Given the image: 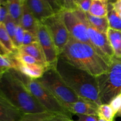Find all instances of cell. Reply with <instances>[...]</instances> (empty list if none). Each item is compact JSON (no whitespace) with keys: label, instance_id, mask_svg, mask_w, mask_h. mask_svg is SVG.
<instances>
[{"label":"cell","instance_id":"obj_1","mask_svg":"<svg viewBox=\"0 0 121 121\" xmlns=\"http://www.w3.org/2000/svg\"><path fill=\"white\" fill-rule=\"evenodd\" d=\"M0 96L24 114L48 112L31 94L16 69H11L0 75Z\"/></svg>","mask_w":121,"mask_h":121},{"label":"cell","instance_id":"obj_2","mask_svg":"<svg viewBox=\"0 0 121 121\" xmlns=\"http://www.w3.org/2000/svg\"><path fill=\"white\" fill-rule=\"evenodd\" d=\"M56 69L66 85L81 99L102 105L96 77L72 65L59 56Z\"/></svg>","mask_w":121,"mask_h":121},{"label":"cell","instance_id":"obj_3","mask_svg":"<svg viewBox=\"0 0 121 121\" xmlns=\"http://www.w3.org/2000/svg\"><path fill=\"white\" fill-rule=\"evenodd\" d=\"M59 56L95 77L105 73L109 69L107 62L91 45L71 37Z\"/></svg>","mask_w":121,"mask_h":121},{"label":"cell","instance_id":"obj_4","mask_svg":"<svg viewBox=\"0 0 121 121\" xmlns=\"http://www.w3.org/2000/svg\"><path fill=\"white\" fill-rule=\"evenodd\" d=\"M96 79L101 104H109L121 93V59L114 57L108 70Z\"/></svg>","mask_w":121,"mask_h":121},{"label":"cell","instance_id":"obj_5","mask_svg":"<svg viewBox=\"0 0 121 121\" xmlns=\"http://www.w3.org/2000/svg\"><path fill=\"white\" fill-rule=\"evenodd\" d=\"M38 80L70 112L73 104L81 99L66 85L54 67L47 69Z\"/></svg>","mask_w":121,"mask_h":121},{"label":"cell","instance_id":"obj_6","mask_svg":"<svg viewBox=\"0 0 121 121\" xmlns=\"http://www.w3.org/2000/svg\"><path fill=\"white\" fill-rule=\"evenodd\" d=\"M21 74V79L31 94L47 111L54 113H61L72 117L71 113L39 81Z\"/></svg>","mask_w":121,"mask_h":121},{"label":"cell","instance_id":"obj_7","mask_svg":"<svg viewBox=\"0 0 121 121\" xmlns=\"http://www.w3.org/2000/svg\"><path fill=\"white\" fill-rule=\"evenodd\" d=\"M61 15L71 37L92 46L86 24L85 13L77 9L64 11L61 13Z\"/></svg>","mask_w":121,"mask_h":121},{"label":"cell","instance_id":"obj_8","mask_svg":"<svg viewBox=\"0 0 121 121\" xmlns=\"http://www.w3.org/2000/svg\"><path fill=\"white\" fill-rule=\"evenodd\" d=\"M41 23L48 28L60 56L70 38L63 20L61 13L55 14L45 20Z\"/></svg>","mask_w":121,"mask_h":121},{"label":"cell","instance_id":"obj_9","mask_svg":"<svg viewBox=\"0 0 121 121\" xmlns=\"http://www.w3.org/2000/svg\"><path fill=\"white\" fill-rule=\"evenodd\" d=\"M37 35L39 44L44 54L48 68H56L59 54L48 28L41 22L38 27Z\"/></svg>","mask_w":121,"mask_h":121},{"label":"cell","instance_id":"obj_10","mask_svg":"<svg viewBox=\"0 0 121 121\" xmlns=\"http://www.w3.org/2000/svg\"><path fill=\"white\" fill-rule=\"evenodd\" d=\"M86 24L92 46L109 65L115 56L106 34L100 33L91 27L87 23L86 17Z\"/></svg>","mask_w":121,"mask_h":121},{"label":"cell","instance_id":"obj_11","mask_svg":"<svg viewBox=\"0 0 121 121\" xmlns=\"http://www.w3.org/2000/svg\"><path fill=\"white\" fill-rule=\"evenodd\" d=\"M26 2L34 16L40 22L56 14L49 1L26 0Z\"/></svg>","mask_w":121,"mask_h":121},{"label":"cell","instance_id":"obj_12","mask_svg":"<svg viewBox=\"0 0 121 121\" xmlns=\"http://www.w3.org/2000/svg\"><path fill=\"white\" fill-rule=\"evenodd\" d=\"M24 115L0 96V121H20Z\"/></svg>","mask_w":121,"mask_h":121},{"label":"cell","instance_id":"obj_13","mask_svg":"<svg viewBox=\"0 0 121 121\" xmlns=\"http://www.w3.org/2000/svg\"><path fill=\"white\" fill-rule=\"evenodd\" d=\"M40 23V22L35 18L27 6L26 0H24L22 14L20 19V26L24 28V30L28 31L37 34L38 27Z\"/></svg>","mask_w":121,"mask_h":121},{"label":"cell","instance_id":"obj_14","mask_svg":"<svg viewBox=\"0 0 121 121\" xmlns=\"http://www.w3.org/2000/svg\"><path fill=\"white\" fill-rule=\"evenodd\" d=\"M98 108L99 105L93 102L80 99L73 104L70 112L72 114L76 115L98 116Z\"/></svg>","mask_w":121,"mask_h":121},{"label":"cell","instance_id":"obj_15","mask_svg":"<svg viewBox=\"0 0 121 121\" xmlns=\"http://www.w3.org/2000/svg\"><path fill=\"white\" fill-rule=\"evenodd\" d=\"M47 69L41 65H24L19 63L17 69L22 74L33 79H40Z\"/></svg>","mask_w":121,"mask_h":121},{"label":"cell","instance_id":"obj_16","mask_svg":"<svg viewBox=\"0 0 121 121\" xmlns=\"http://www.w3.org/2000/svg\"><path fill=\"white\" fill-rule=\"evenodd\" d=\"M17 50L33 57L46 68H48L44 52L39 42L34 43L27 46H22Z\"/></svg>","mask_w":121,"mask_h":121},{"label":"cell","instance_id":"obj_17","mask_svg":"<svg viewBox=\"0 0 121 121\" xmlns=\"http://www.w3.org/2000/svg\"><path fill=\"white\" fill-rule=\"evenodd\" d=\"M0 2L1 4L7 7L9 16L14 20L17 24L20 25L24 0L0 1Z\"/></svg>","mask_w":121,"mask_h":121},{"label":"cell","instance_id":"obj_18","mask_svg":"<svg viewBox=\"0 0 121 121\" xmlns=\"http://www.w3.org/2000/svg\"><path fill=\"white\" fill-rule=\"evenodd\" d=\"M106 35L113 51L115 57L121 59V31L109 27Z\"/></svg>","mask_w":121,"mask_h":121},{"label":"cell","instance_id":"obj_19","mask_svg":"<svg viewBox=\"0 0 121 121\" xmlns=\"http://www.w3.org/2000/svg\"><path fill=\"white\" fill-rule=\"evenodd\" d=\"M87 22L91 27L95 28L100 33L106 34L109 28L107 17H98L91 15L89 13H85Z\"/></svg>","mask_w":121,"mask_h":121},{"label":"cell","instance_id":"obj_20","mask_svg":"<svg viewBox=\"0 0 121 121\" xmlns=\"http://www.w3.org/2000/svg\"><path fill=\"white\" fill-rule=\"evenodd\" d=\"M108 2L106 0H92L88 13L93 16L107 17Z\"/></svg>","mask_w":121,"mask_h":121},{"label":"cell","instance_id":"obj_21","mask_svg":"<svg viewBox=\"0 0 121 121\" xmlns=\"http://www.w3.org/2000/svg\"><path fill=\"white\" fill-rule=\"evenodd\" d=\"M107 19L109 28L121 31V18L114 9L111 1L108 2Z\"/></svg>","mask_w":121,"mask_h":121},{"label":"cell","instance_id":"obj_22","mask_svg":"<svg viewBox=\"0 0 121 121\" xmlns=\"http://www.w3.org/2000/svg\"><path fill=\"white\" fill-rule=\"evenodd\" d=\"M0 44L9 54H14L17 52L4 23H0Z\"/></svg>","mask_w":121,"mask_h":121},{"label":"cell","instance_id":"obj_23","mask_svg":"<svg viewBox=\"0 0 121 121\" xmlns=\"http://www.w3.org/2000/svg\"><path fill=\"white\" fill-rule=\"evenodd\" d=\"M18 62L13 56L9 54L7 56L0 54V74L11 69H17Z\"/></svg>","mask_w":121,"mask_h":121},{"label":"cell","instance_id":"obj_24","mask_svg":"<svg viewBox=\"0 0 121 121\" xmlns=\"http://www.w3.org/2000/svg\"><path fill=\"white\" fill-rule=\"evenodd\" d=\"M98 116L99 118L108 121H113L115 114L109 104L100 105L98 108Z\"/></svg>","mask_w":121,"mask_h":121},{"label":"cell","instance_id":"obj_25","mask_svg":"<svg viewBox=\"0 0 121 121\" xmlns=\"http://www.w3.org/2000/svg\"><path fill=\"white\" fill-rule=\"evenodd\" d=\"M13 56L16 59L18 63L21 64H24V65H41L38 60H37L33 57L26 54V53H22L20 52L17 50V52L13 54ZM43 66V65H42ZM47 69V68H46Z\"/></svg>","mask_w":121,"mask_h":121},{"label":"cell","instance_id":"obj_26","mask_svg":"<svg viewBox=\"0 0 121 121\" xmlns=\"http://www.w3.org/2000/svg\"><path fill=\"white\" fill-rule=\"evenodd\" d=\"M54 113L46 112L39 113L25 114L20 121H46Z\"/></svg>","mask_w":121,"mask_h":121},{"label":"cell","instance_id":"obj_27","mask_svg":"<svg viewBox=\"0 0 121 121\" xmlns=\"http://www.w3.org/2000/svg\"><path fill=\"white\" fill-rule=\"evenodd\" d=\"M4 24L7 33H8L9 35L10 36L11 39L13 40V43H14V39H15V33H16L17 30V27L18 25L14 21V20L9 16V14L7 16L5 21L4 22Z\"/></svg>","mask_w":121,"mask_h":121},{"label":"cell","instance_id":"obj_28","mask_svg":"<svg viewBox=\"0 0 121 121\" xmlns=\"http://www.w3.org/2000/svg\"><path fill=\"white\" fill-rule=\"evenodd\" d=\"M24 32L25 30H24V28L20 25H18L14 41V44L17 49H18L19 48L22 47V45H23Z\"/></svg>","mask_w":121,"mask_h":121},{"label":"cell","instance_id":"obj_29","mask_svg":"<svg viewBox=\"0 0 121 121\" xmlns=\"http://www.w3.org/2000/svg\"><path fill=\"white\" fill-rule=\"evenodd\" d=\"M37 42H39L37 34L32 32L25 30L22 46H27Z\"/></svg>","mask_w":121,"mask_h":121},{"label":"cell","instance_id":"obj_30","mask_svg":"<svg viewBox=\"0 0 121 121\" xmlns=\"http://www.w3.org/2000/svg\"><path fill=\"white\" fill-rule=\"evenodd\" d=\"M78 9L83 13H86L89 11L91 7L92 0H76L75 1Z\"/></svg>","mask_w":121,"mask_h":121},{"label":"cell","instance_id":"obj_31","mask_svg":"<svg viewBox=\"0 0 121 121\" xmlns=\"http://www.w3.org/2000/svg\"><path fill=\"white\" fill-rule=\"evenodd\" d=\"M109 105L112 108L113 112L116 115L121 109V93L115 97L111 100Z\"/></svg>","mask_w":121,"mask_h":121},{"label":"cell","instance_id":"obj_32","mask_svg":"<svg viewBox=\"0 0 121 121\" xmlns=\"http://www.w3.org/2000/svg\"><path fill=\"white\" fill-rule=\"evenodd\" d=\"M46 121H76L73 120L72 117L61 113H53Z\"/></svg>","mask_w":121,"mask_h":121},{"label":"cell","instance_id":"obj_33","mask_svg":"<svg viewBox=\"0 0 121 121\" xmlns=\"http://www.w3.org/2000/svg\"><path fill=\"white\" fill-rule=\"evenodd\" d=\"M78 119L76 121H99L98 116L85 115H77Z\"/></svg>","mask_w":121,"mask_h":121},{"label":"cell","instance_id":"obj_34","mask_svg":"<svg viewBox=\"0 0 121 121\" xmlns=\"http://www.w3.org/2000/svg\"><path fill=\"white\" fill-rule=\"evenodd\" d=\"M8 15V12L7 7L4 5L1 4L0 7V23L4 22Z\"/></svg>","mask_w":121,"mask_h":121},{"label":"cell","instance_id":"obj_35","mask_svg":"<svg viewBox=\"0 0 121 121\" xmlns=\"http://www.w3.org/2000/svg\"><path fill=\"white\" fill-rule=\"evenodd\" d=\"M113 7L118 14H121V0H118L115 2H112Z\"/></svg>","mask_w":121,"mask_h":121},{"label":"cell","instance_id":"obj_36","mask_svg":"<svg viewBox=\"0 0 121 121\" xmlns=\"http://www.w3.org/2000/svg\"><path fill=\"white\" fill-rule=\"evenodd\" d=\"M117 115L118 116V117H121V109H120V111H119V112H118V113H117Z\"/></svg>","mask_w":121,"mask_h":121},{"label":"cell","instance_id":"obj_37","mask_svg":"<svg viewBox=\"0 0 121 121\" xmlns=\"http://www.w3.org/2000/svg\"><path fill=\"white\" fill-rule=\"evenodd\" d=\"M99 121H108L105 120V119H101V118H99Z\"/></svg>","mask_w":121,"mask_h":121},{"label":"cell","instance_id":"obj_38","mask_svg":"<svg viewBox=\"0 0 121 121\" xmlns=\"http://www.w3.org/2000/svg\"><path fill=\"white\" fill-rule=\"evenodd\" d=\"M119 16H120L121 18V14H119Z\"/></svg>","mask_w":121,"mask_h":121},{"label":"cell","instance_id":"obj_39","mask_svg":"<svg viewBox=\"0 0 121 121\" xmlns=\"http://www.w3.org/2000/svg\"><path fill=\"white\" fill-rule=\"evenodd\" d=\"M1 2H0V7H1Z\"/></svg>","mask_w":121,"mask_h":121},{"label":"cell","instance_id":"obj_40","mask_svg":"<svg viewBox=\"0 0 121 121\" xmlns=\"http://www.w3.org/2000/svg\"><path fill=\"white\" fill-rule=\"evenodd\" d=\"M1 74H2V73H1ZM1 74H0V75H1Z\"/></svg>","mask_w":121,"mask_h":121}]
</instances>
